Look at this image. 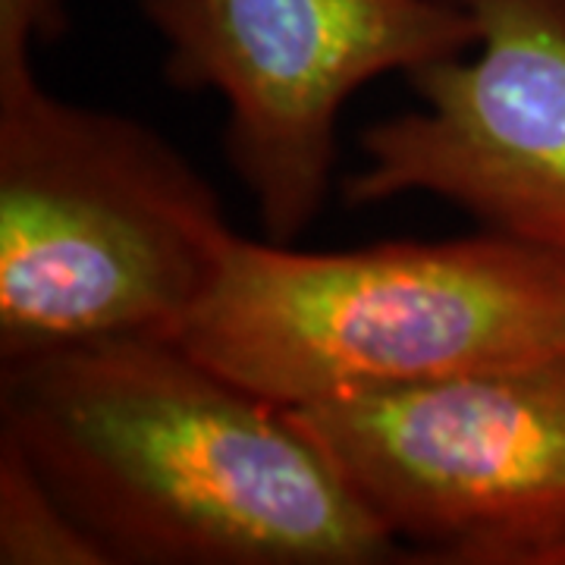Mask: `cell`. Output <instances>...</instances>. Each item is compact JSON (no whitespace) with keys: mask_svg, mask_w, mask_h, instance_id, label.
Here are the masks:
<instances>
[{"mask_svg":"<svg viewBox=\"0 0 565 565\" xmlns=\"http://www.w3.org/2000/svg\"><path fill=\"white\" fill-rule=\"evenodd\" d=\"M0 440L107 565L403 559L286 408L177 340H107L0 364Z\"/></svg>","mask_w":565,"mask_h":565,"instance_id":"1","label":"cell"},{"mask_svg":"<svg viewBox=\"0 0 565 565\" xmlns=\"http://www.w3.org/2000/svg\"><path fill=\"white\" fill-rule=\"evenodd\" d=\"M286 412L403 559L565 565V352Z\"/></svg>","mask_w":565,"mask_h":565,"instance_id":"4","label":"cell"},{"mask_svg":"<svg viewBox=\"0 0 565 565\" xmlns=\"http://www.w3.org/2000/svg\"><path fill=\"white\" fill-rule=\"evenodd\" d=\"M221 195L151 126L0 61V364L177 340L233 239Z\"/></svg>","mask_w":565,"mask_h":565,"instance_id":"3","label":"cell"},{"mask_svg":"<svg viewBox=\"0 0 565 565\" xmlns=\"http://www.w3.org/2000/svg\"><path fill=\"white\" fill-rule=\"evenodd\" d=\"M139 10L163 41L167 82L226 104V161L277 245L321 217L349 98L481 39L449 0H139Z\"/></svg>","mask_w":565,"mask_h":565,"instance_id":"5","label":"cell"},{"mask_svg":"<svg viewBox=\"0 0 565 565\" xmlns=\"http://www.w3.org/2000/svg\"><path fill=\"white\" fill-rule=\"evenodd\" d=\"M471 51L405 73L418 110L364 129L352 207L434 195L481 230L565 252V0H449Z\"/></svg>","mask_w":565,"mask_h":565,"instance_id":"6","label":"cell"},{"mask_svg":"<svg viewBox=\"0 0 565 565\" xmlns=\"http://www.w3.org/2000/svg\"><path fill=\"white\" fill-rule=\"evenodd\" d=\"M0 565H107L98 544L0 440Z\"/></svg>","mask_w":565,"mask_h":565,"instance_id":"7","label":"cell"},{"mask_svg":"<svg viewBox=\"0 0 565 565\" xmlns=\"http://www.w3.org/2000/svg\"><path fill=\"white\" fill-rule=\"evenodd\" d=\"M177 343L277 408L565 352V252L478 230L296 252L233 233Z\"/></svg>","mask_w":565,"mask_h":565,"instance_id":"2","label":"cell"},{"mask_svg":"<svg viewBox=\"0 0 565 565\" xmlns=\"http://www.w3.org/2000/svg\"><path fill=\"white\" fill-rule=\"evenodd\" d=\"M63 29V0H0V57H32L35 41H57Z\"/></svg>","mask_w":565,"mask_h":565,"instance_id":"8","label":"cell"}]
</instances>
